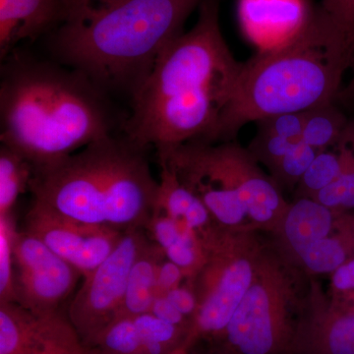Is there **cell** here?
Here are the masks:
<instances>
[{
	"label": "cell",
	"mask_w": 354,
	"mask_h": 354,
	"mask_svg": "<svg viewBox=\"0 0 354 354\" xmlns=\"http://www.w3.org/2000/svg\"><path fill=\"white\" fill-rule=\"evenodd\" d=\"M196 24L174 39L131 95L122 125L128 138L157 150L209 140L230 100L241 62L221 32V0H203Z\"/></svg>",
	"instance_id": "cell-1"
},
{
	"label": "cell",
	"mask_w": 354,
	"mask_h": 354,
	"mask_svg": "<svg viewBox=\"0 0 354 354\" xmlns=\"http://www.w3.org/2000/svg\"><path fill=\"white\" fill-rule=\"evenodd\" d=\"M2 64L0 141L34 169L113 134L106 92L81 72L17 50Z\"/></svg>",
	"instance_id": "cell-2"
},
{
	"label": "cell",
	"mask_w": 354,
	"mask_h": 354,
	"mask_svg": "<svg viewBox=\"0 0 354 354\" xmlns=\"http://www.w3.org/2000/svg\"><path fill=\"white\" fill-rule=\"evenodd\" d=\"M203 0H93L53 30L51 50L104 92L130 95Z\"/></svg>",
	"instance_id": "cell-3"
},
{
	"label": "cell",
	"mask_w": 354,
	"mask_h": 354,
	"mask_svg": "<svg viewBox=\"0 0 354 354\" xmlns=\"http://www.w3.org/2000/svg\"><path fill=\"white\" fill-rule=\"evenodd\" d=\"M353 64L354 39L316 8L290 38L242 64L211 144L230 141L247 123L332 102Z\"/></svg>",
	"instance_id": "cell-4"
},
{
	"label": "cell",
	"mask_w": 354,
	"mask_h": 354,
	"mask_svg": "<svg viewBox=\"0 0 354 354\" xmlns=\"http://www.w3.org/2000/svg\"><path fill=\"white\" fill-rule=\"evenodd\" d=\"M146 150L127 136L97 140L59 162L34 169L32 199L91 225L146 230L158 189Z\"/></svg>",
	"instance_id": "cell-5"
},
{
	"label": "cell",
	"mask_w": 354,
	"mask_h": 354,
	"mask_svg": "<svg viewBox=\"0 0 354 354\" xmlns=\"http://www.w3.org/2000/svg\"><path fill=\"white\" fill-rule=\"evenodd\" d=\"M174 169L180 183L195 195L203 191H239L257 225H279L286 204L278 184L261 171L248 149L232 142L190 141L158 155Z\"/></svg>",
	"instance_id": "cell-6"
},
{
	"label": "cell",
	"mask_w": 354,
	"mask_h": 354,
	"mask_svg": "<svg viewBox=\"0 0 354 354\" xmlns=\"http://www.w3.org/2000/svg\"><path fill=\"white\" fill-rule=\"evenodd\" d=\"M207 258L190 279L198 300L191 334L227 329L230 319L252 285L259 249L241 243L234 230L218 225L204 239Z\"/></svg>",
	"instance_id": "cell-7"
},
{
	"label": "cell",
	"mask_w": 354,
	"mask_h": 354,
	"mask_svg": "<svg viewBox=\"0 0 354 354\" xmlns=\"http://www.w3.org/2000/svg\"><path fill=\"white\" fill-rule=\"evenodd\" d=\"M149 241L143 228L127 230L113 253L84 278L67 316L86 348L118 317L133 265Z\"/></svg>",
	"instance_id": "cell-8"
},
{
	"label": "cell",
	"mask_w": 354,
	"mask_h": 354,
	"mask_svg": "<svg viewBox=\"0 0 354 354\" xmlns=\"http://www.w3.org/2000/svg\"><path fill=\"white\" fill-rule=\"evenodd\" d=\"M286 265L260 251L252 285L230 319L227 339L242 354H268L274 344L276 315L297 300Z\"/></svg>",
	"instance_id": "cell-9"
},
{
	"label": "cell",
	"mask_w": 354,
	"mask_h": 354,
	"mask_svg": "<svg viewBox=\"0 0 354 354\" xmlns=\"http://www.w3.org/2000/svg\"><path fill=\"white\" fill-rule=\"evenodd\" d=\"M25 230L73 266L83 278L113 253L124 234L116 228L74 220L35 199L26 214Z\"/></svg>",
	"instance_id": "cell-10"
},
{
	"label": "cell",
	"mask_w": 354,
	"mask_h": 354,
	"mask_svg": "<svg viewBox=\"0 0 354 354\" xmlns=\"http://www.w3.org/2000/svg\"><path fill=\"white\" fill-rule=\"evenodd\" d=\"M16 304L36 313H50L71 295L82 277L38 237L17 232L14 241Z\"/></svg>",
	"instance_id": "cell-11"
},
{
	"label": "cell",
	"mask_w": 354,
	"mask_h": 354,
	"mask_svg": "<svg viewBox=\"0 0 354 354\" xmlns=\"http://www.w3.org/2000/svg\"><path fill=\"white\" fill-rule=\"evenodd\" d=\"M88 353L68 316L36 313L16 302L0 304V354Z\"/></svg>",
	"instance_id": "cell-12"
},
{
	"label": "cell",
	"mask_w": 354,
	"mask_h": 354,
	"mask_svg": "<svg viewBox=\"0 0 354 354\" xmlns=\"http://www.w3.org/2000/svg\"><path fill=\"white\" fill-rule=\"evenodd\" d=\"M64 20L60 0H0V58L3 62L18 44L53 31Z\"/></svg>",
	"instance_id": "cell-13"
},
{
	"label": "cell",
	"mask_w": 354,
	"mask_h": 354,
	"mask_svg": "<svg viewBox=\"0 0 354 354\" xmlns=\"http://www.w3.org/2000/svg\"><path fill=\"white\" fill-rule=\"evenodd\" d=\"M160 165L162 171L155 213L169 216L196 232L202 239L216 227L211 221L214 220L213 216L200 198L180 183L169 165L165 162Z\"/></svg>",
	"instance_id": "cell-14"
},
{
	"label": "cell",
	"mask_w": 354,
	"mask_h": 354,
	"mask_svg": "<svg viewBox=\"0 0 354 354\" xmlns=\"http://www.w3.org/2000/svg\"><path fill=\"white\" fill-rule=\"evenodd\" d=\"M337 212L313 198L300 197L288 205L281 218V235L293 255L297 256L306 247L332 234L337 225Z\"/></svg>",
	"instance_id": "cell-15"
},
{
	"label": "cell",
	"mask_w": 354,
	"mask_h": 354,
	"mask_svg": "<svg viewBox=\"0 0 354 354\" xmlns=\"http://www.w3.org/2000/svg\"><path fill=\"white\" fill-rule=\"evenodd\" d=\"M146 230L165 258L180 267L186 278L192 279L204 265L206 248L196 232L160 213L153 214Z\"/></svg>",
	"instance_id": "cell-16"
},
{
	"label": "cell",
	"mask_w": 354,
	"mask_h": 354,
	"mask_svg": "<svg viewBox=\"0 0 354 354\" xmlns=\"http://www.w3.org/2000/svg\"><path fill=\"white\" fill-rule=\"evenodd\" d=\"M165 257L160 247L149 241L133 265L122 305L115 319L150 312L157 297L158 267Z\"/></svg>",
	"instance_id": "cell-17"
},
{
	"label": "cell",
	"mask_w": 354,
	"mask_h": 354,
	"mask_svg": "<svg viewBox=\"0 0 354 354\" xmlns=\"http://www.w3.org/2000/svg\"><path fill=\"white\" fill-rule=\"evenodd\" d=\"M339 234L325 237L311 244L297 257L308 271L314 274L334 272L354 256V232L337 214Z\"/></svg>",
	"instance_id": "cell-18"
},
{
	"label": "cell",
	"mask_w": 354,
	"mask_h": 354,
	"mask_svg": "<svg viewBox=\"0 0 354 354\" xmlns=\"http://www.w3.org/2000/svg\"><path fill=\"white\" fill-rule=\"evenodd\" d=\"M87 348L90 354H167L147 341L133 317L115 319Z\"/></svg>",
	"instance_id": "cell-19"
},
{
	"label": "cell",
	"mask_w": 354,
	"mask_h": 354,
	"mask_svg": "<svg viewBox=\"0 0 354 354\" xmlns=\"http://www.w3.org/2000/svg\"><path fill=\"white\" fill-rule=\"evenodd\" d=\"M348 121L333 102L315 106L304 111L302 141L320 152L339 146Z\"/></svg>",
	"instance_id": "cell-20"
},
{
	"label": "cell",
	"mask_w": 354,
	"mask_h": 354,
	"mask_svg": "<svg viewBox=\"0 0 354 354\" xmlns=\"http://www.w3.org/2000/svg\"><path fill=\"white\" fill-rule=\"evenodd\" d=\"M339 153L322 151L308 167L298 183L300 197L313 198L319 191L334 183L344 171L354 169V151L339 146Z\"/></svg>",
	"instance_id": "cell-21"
},
{
	"label": "cell",
	"mask_w": 354,
	"mask_h": 354,
	"mask_svg": "<svg viewBox=\"0 0 354 354\" xmlns=\"http://www.w3.org/2000/svg\"><path fill=\"white\" fill-rule=\"evenodd\" d=\"M34 167L29 160L1 145L0 149V216L10 215L18 198L29 189Z\"/></svg>",
	"instance_id": "cell-22"
},
{
	"label": "cell",
	"mask_w": 354,
	"mask_h": 354,
	"mask_svg": "<svg viewBox=\"0 0 354 354\" xmlns=\"http://www.w3.org/2000/svg\"><path fill=\"white\" fill-rule=\"evenodd\" d=\"M319 153L320 151L301 140L272 167V178L279 186H297Z\"/></svg>",
	"instance_id": "cell-23"
},
{
	"label": "cell",
	"mask_w": 354,
	"mask_h": 354,
	"mask_svg": "<svg viewBox=\"0 0 354 354\" xmlns=\"http://www.w3.org/2000/svg\"><path fill=\"white\" fill-rule=\"evenodd\" d=\"M16 232L12 214L0 216V304L16 302L13 269Z\"/></svg>",
	"instance_id": "cell-24"
},
{
	"label": "cell",
	"mask_w": 354,
	"mask_h": 354,
	"mask_svg": "<svg viewBox=\"0 0 354 354\" xmlns=\"http://www.w3.org/2000/svg\"><path fill=\"white\" fill-rule=\"evenodd\" d=\"M313 199L337 213L354 209V169L344 171Z\"/></svg>",
	"instance_id": "cell-25"
},
{
	"label": "cell",
	"mask_w": 354,
	"mask_h": 354,
	"mask_svg": "<svg viewBox=\"0 0 354 354\" xmlns=\"http://www.w3.org/2000/svg\"><path fill=\"white\" fill-rule=\"evenodd\" d=\"M335 317L328 333L330 354H354V308L334 306Z\"/></svg>",
	"instance_id": "cell-26"
},
{
	"label": "cell",
	"mask_w": 354,
	"mask_h": 354,
	"mask_svg": "<svg viewBox=\"0 0 354 354\" xmlns=\"http://www.w3.org/2000/svg\"><path fill=\"white\" fill-rule=\"evenodd\" d=\"M298 142L258 131L248 151L257 162H263L271 169Z\"/></svg>",
	"instance_id": "cell-27"
},
{
	"label": "cell",
	"mask_w": 354,
	"mask_h": 354,
	"mask_svg": "<svg viewBox=\"0 0 354 354\" xmlns=\"http://www.w3.org/2000/svg\"><path fill=\"white\" fill-rule=\"evenodd\" d=\"M258 131L274 135L290 141H301L304 125V113L277 114L258 121Z\"/></svg>",
	"instance_id": "cell-28"
},
{
	"label": "cell",
	"mask_w": 354,
	"mask_h": 354,
	"mask_svg": "<svg viewBox=\"0 0 354 354\" xmlns=\"http://www.w3.org/2000/svg\"><path fill=\"white\" fill-rule=\"evenodd\" d=\"M330 291L334 306L354 308V256L333 272Z\"/></svg>",
	"instance_id": "cell-29"
},
{
	"label": "cell",
	"mask_w": 354,
	"mask_h": 354,
	"mask_svg": "<svg viewBox=\"0 0 354 354\" xmlns=\"http://www.w3.org/2000/svg\"><path fill=\"white\" fill-rule=\"evenodd\" d=\"M317 9L330 24L354 39V0H322Z\"/></svg>",
	"instance_id": "cell-30"
},
{
	"label": "cell",
	"mask_w": 354,
	"mask_h": 354,
	"mask_svg": "<svg viewBox=\"0 0 354 354\" xmlns=\"http://www.w3.org/2000/svg\"><path fill=\"white\" fill-rule=\"evenodd\" d=\"M184 278L186 277L183 269L165 257L158 267L157 295H167L169 290L178 288Z\"/></svg>",
	"instance_id": "cell-31"
},
{
	"label": "cell",
	"mask_w": 354,
	"mask_h": 354,
	"mask_svg": "<svg viewBox=\"0 0 354 354\" xmlns=\"http://www.w3.org/2000/svg\"><path fill=\"white\" fill-rule=\"evenodd\" d=\"M172 305L184 316L194 317L198 310V300L193 288L189 286H178L165 295Z\"/></svg>",
	"instance_id": "cell-32"
},
{
	"label": "cell",
	"mask_w": 354,
	"mask_h": 354,
	"mask_svg": "<svg viewBox=\"0 0 354 354\" xmlns=\"http://www.w3.org/2000/svg\"><path fill=\"white\" fill-rule=\"evenodd\" d=\"M150 312L158 318L176 326V327L183 328L184 322H185L186 317L172 305L165 295L156 297Z\"/></svg>",
	"instance_id": "cell-33"
},
{
	"label": "cell",
	"mask_w": 354,
	"mask_h": 354,
	"mask_svg": "<svg viewBox=\"0 0 354 354\" xmlns=\"http://www.w3.org/2000/svg\"><path fill=\"white\" fill-rule=\"evenodd\" d=\"M62 1V7H64V18L65 14L68 12L71 9L76 8V7L83 6V4L88 3V2L93 1V0H60Z\"/></svg>",
	"instance_id": "cell-34"
},
{
	"label": "cell",
	"mask_w": 354,
	"mask_h": 354,
	"mask_svg": "<svg viewBox=\"0 0 354 354\" xmlns=\"http://www.w3.org/2000/svg\"><path fill=\"white\" fill-rule=\"evenodd\" d=\"M342 218H344V223L348 225V227L354 232V216L348 215V214L344 213Z\"/></svg>",
	"instance_id": "cell-35"
},
{
	"label": "cell",
	"mask_w": 354,
	"mask_h": 354,
	"mask_svg": "<svg viewBox=\"0 0 354 354\" xmlns=\"http://www.w3.org/2000/svg\"><path fill=\"white\" fill-rule=\"evenodd\" d=\"M353 67H354V64ZM346 97H348V99L353 100V101H354V77L353 81H351V85H349L348 88H346Z\"/></svg>",
	"instance_id": "cell-36"
},
{
	"label": "cell",
	"mask_w": 354,
	"mask_h": 354,
	"mask_svg": "<svg viewBox=\"0 0 354 354\" xmlns=\"http://www.w3.org/2000/svg\"><path fill=\"white\" fill-rule=\"evenodd\" d=\"M41 354H90L88 353H72V351H57V353H48Z\"/></svg>",
	"instance_id": "cell-37"
},
{
	"label": "cell",
	"mask_w": 354,
	"mask_h": 354,
	"mask_svg": "<svg viewBox=\"0 0 354 354\" xmlns=\"http://www.w3.org/2000/svg\"><path fill=\"white\" fill-rule=\"evenodd\" d=\"M184 348H177L174 349V351H172L171 353L167 354H185V353H184Z\"/></svg>",
	"instance_id": "cell-38"
}]
</instances>
